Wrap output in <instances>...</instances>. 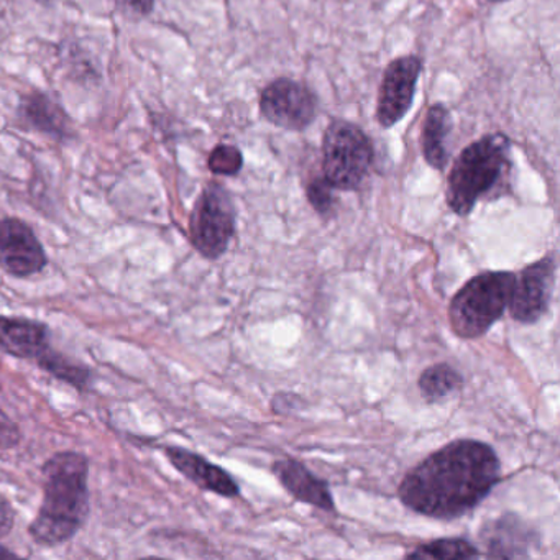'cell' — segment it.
Returning <instances> with one entry per match:
<instances>
[{"instance_id": "6da1fadb", "label": "cell", "mask_w": 560, "mask_h": 560, "mask_svg": "<svg viewBox=\"0 0 560 560\" xmlns=\"http://www.w3.org/2000/svg\"><path fill=\"white\" fill-rule=\"evenodd\" d=\"M500 477V458L490 445L460 439L408 471L398 494L415 513L451 521L475 510L497 487Z\"/></svg>"}, {"instance_id": "7a4b0ae2", "label": "cell", "mask_w": 560, "mask_h": 560, "mask_svg": "<svg viewBox=\"0 0 560 560\" xmlns=\"http://www.w3.org/2000/svg\"><path fill=\"white\" fill-rule=\"evenodd\" d=\"M42 478L44 501L28 534L38 546H61L73 539L90 517V460L81 452H58L45 462Z\"/></svg>"}, {"instance_id": "3957f363", "label": "cell", "mask_w": 560, "mask_h": 560, "mask_svg": "<svg viewBox=\"0 0 560 560\" xmlns=\"http://www.w3.org/2000/svg\"><path fill=\"white\" fill-rule=\"evenodd\" d=\"M510 139L503 133L481 137L462 150L447 178L448 208L457 215H468L475 205L493 191L511 170Z\"/></svg>"}, {"instance_id": "277c9868", "label": "cell", "mask_w": 560, "mask_h": 560, "mask_svg": "<svg viewBox=\"0 0 560 560\" xmlns=\"http://www.w3.org/2000/svg\"><path fill=\"white\" fill-rule=\"evenodd\" d=\"M516 275L487 271L468 280L448 306V323L460 339H478L503 316Z\"/></svg>"}, {"instance_id": "5b68a950", "label": "cell", "mask_w": 560, "mask_h": 560, "mask_svg": "<svg viewBox=\"0 0 560 560\" xmlns=\"http://www.w3.org/2000/svg\"><path fill=\"white\" fill-rule=\"evenodd\" d=\"M373 160L372 140L359 126L342 119L330 122L323 137V176L334 189H359L370 175Z\"/></svg>"}, {"instance_id": "8992f818", "label": "cell", "mask_w": 560, "mask_h": 560, "mask_svg": "<svg viewBox=\"0 0 560 560\" xmlns=\"http://www.w3.org/2000/svg\"><path fill=\"white\" fill-rule=\"evenodd\" d=\"M235 234V208L231 195L221 185L206 186L189 219L192 247L205 258L222 257Z\"/></svg>"}, {"instance_id": "52a82bcc", "label": "cell", "mask_w": 560, "mask_h": 560, "mask_svg": "<svg viewBox=\"0 0 560 560\" xmlns=\"http://www.w3.org/2000/svg\"><path fill=\"white\" fill-rule=\"evenodd\" d=\"M260 110L273 126L301 132L316 119L317 97L304 84L290 78H278L261 91Z\"/></svg>"}, {"instance_id": "ba28073f", "label": "cell", "mask_w": 560, "mask_h": 560, "mask_svg": "<svg viewBox=\"0 0 560 560\" xmlns=\"http://www.w3.org/2000/svg\"><path fill=\"white\" fill-rule=\"evenodd\" d=\"M421 71L416 55L396 58L386 67L376 103V120L383 129L396 126L411 109Z\"/></svg>"}, {"instance_id": "9c48e42d", "label": "cell", "mask_w": 560, "mask_h": 560, "mask_svg": "<svg viewBox=\"0 0 560 560\" xmlns=\"http://www.w3.org/2000/svg\"><path fill=\"white\" fill-rule=\"evenodd\" d=\"M48 257L34 229L18 218L0 219V268L15 278H31L47 268Z\"/></svg>"}, {"instance_id": "30bf717a", "label": "cell", "mask_w": 560, "mask_h": 560, "mask_svg": "<svg viewBox=\"0 0 560 560\" xmlns=\"http://www.w3.org/2000/svg\"><path fill=\"white\" fill-rule=\"evenodd\" d=\"M556 258L553 255H547L517 275L508 304L514 320L534 324L546 314L556 283Z\"/></svg>"}, {"instance_id": "8fae6325", "label": "cell", "mask_w": 560, "mask_h": 560, "mask_svg": "<svg viewBox=\"0 0 560 560\" xmlns=\"http://www.w3.org/2000/svg\"><path fill=\"white\" fill-rule=\"evenodd\" d=\"M165 455L170 464L196 487L202 488L206 491L221 494L225 498H235L241 493V488L235 483L234 478L219 467V465L211 464L208 458L196 452L188 451V448L176 447V445H168L165 447Z\"/></svg>"}, {"instance_id": "7c38bea8", "label": "cell", "mask_w": 560, "mask_h": 560, "mask_svg": "<svg viewBox=\"0 0 560 560\" xmlns=\"http://www.w3.org/2000/svg\"><path fill=\"white\" fill-rule=\"evenodd\" d=\"M51 349L47 324L24 317L0 316V352L22 360H38Z\"/></svg>"}, {"instance_id": "4fadbf2b", "label": "cell", "mask_w": 560, "mask_h": 560, "mask_svg": "<svg viewBox=\"0 0 560 560\" xmlns=\"http://www.w3.org/2000/svg\"><path fill=\"white\" fill-rule=\"evenodd\" d=\"M273 474L283 485L284 490L301 503L313 504L324 511H334L336 504L329 487L326 481L311 474L306 465L294 458H281L275 462Z\"/></svg>"}, {"instance_id": "5bb4252c", "label": "cell", "mask_w": 560, "mask_h": 560, "mask_svg": "<svg viewBox=\"0 0 560 560\" xmlns=\"http://www.w3.org/2000/svg\"><path fill=\"white\" fill-rule=\"evenodd\" d=\"M481 537L487 544V556L498 559L529 557V549L534 542L533 530L513 514H504L485 526Z\"/></svg>"}, {"instance_id": "9a60e30c", "label": "cell", "mask_w": 560, "mask_h": 560, "mask_svg": "<svg viewBox=\"0 0 560 560\" xmlns=\"http://www.w3.org/2000/svg\"><path fill=\"white\" fill-rule=\"evenodd\" d=\"M21 114L28 126L38 132L47 133L60 142L74 136L73 122L63 107L44 93L27 94L21 103Z\"/></svg>"}, {"instance_id": "2e32d148", "label": "cell", "mask_w": 560, "mask_h": 560, "mask_svg": "<svg viewBox=\"0 0 560 560\" xmlns=\"http://www.w3.org/2000/svg\"><path fill=\"white\" fill-rule=\"evenodd\" d=\"M451 130L452 117L447 107L444 104H434L429 107L422 124L421 149L425 163L438 172H442L447 166L448 150L445 142Z\"/></svg>"}, {"instance_id": "e0dca14e", "label": "cell", "mask_w": 560, "mask_h": 560, "mask_svg": "<svg viewBox=\"0 0 560 560\" xmlns=\"http://www.w3.org/2000/svg\"><path fill=\"white\" fill-rule=\"evenodd\" d=\"M418 385L425 401L438 402L460 389L464 380L448 363H435L422 372Z\"/></svg>"}, {"instance_id": "ac0fdd59", "label": "cell", "mask_w": 560, "mask_h": 560, "mask_svg": "<svg viewBox=\"0 0 560 560\" xmlns=\"http://www.w3.org/2000/svg\"><path fill=\"white\" fill-rule=\"evenodd\" d=\"M38 366L45 372L50 373L55 378L60 382L68 383V385L77 388L78 392H84L91 385V370L83 363L73 362L68 359L63 353L50 349L47 353L37 360Z\"/></svg>"}, {"instance_id": "d6986e66", "label": "cell", "mask_w": 560, "mask_h": 560, "mask_svg": "<svg viewBox=\"0 0 560 560\" xmlns=\"http://www.w3.org/2000/svg\"><path fill=\"white\" fill-rule=\"evenodd\" d=\"M409 559H477L480 557L477 547L465 539H438L422 544L409 552Z\"/></svg>"}, {"instance_id": "ffe728a7", "label": "cell", "mask_w": 560, "mask_h": 560, "mask_svg": "<svg viewBox=\"0 0 560 560\" xmlns=\"http://www.w3.org/2000/svg\"><path fill=\"white\" fill-rule=\"evenodd\" d=\"M209 170L214 175L235 176L244 166V156L234 145H218L209 155Z\"/></svg>"}, {"instance_id": "44dd1931", "label": "cell", "mask_w": 560, "mask_h": 560, "mask_svg": "<svg viewBox=\"0 0 560 560\" xmlns=\"http://www.w3.org/2000/svg\"><path fill=\"white\" fill-rule=\"evenodd\" d=\"M334 188L324 176L313 179L307 185L306 195L310 205L316 209L319 214H327L334 206Z\"/></svg>"}, {"instance_id": "7402d4cb", "label": "cell", "mask_w": 560, "mask_h": 560, "mask_svg": "<svg viewBox=\"0 0 560 560\" xmlns=\"http://www.w3.org/2000/svg\"><path fill=\"white\" fill-rule=\"evenodd\" d=\"M21 441V431L18 424L11 421L4 412L0 411V448H11Z\"/></svg>"}, {"instance_id": "603a6c76", "label": "cell", "mask_w": 560, "mask_h": 560, "mask_svg": "<svg viewBox=\"0 0 560 560\" xmlns=\"http://www.w3.org/2000/svg\"><path fill=\"white\" fill-rule=\"evenodd\" d=\"M14 508H12L11 501L0 493V539L11 534V530L14 529Z\"/></svg>"}, {"instance_id": "cb8c5ba5", "label": "cell", "mask_w": 560, "mask_h": 560, "mask_svg": "<svg viewBox=\"0 0 560 560\" xmlns=\"http://www.w3.org/2000/svg\"><path fill=\"white\" fill-rule=\"evenodd\" d=\"M114 2L129 14L140 15V18L152 14L155 8V0H114Z\"/></svg>"}, {"instance_id": "d4e9b609", "label": "cell", "mask_w": 560, "mask_h": 560, "mask_svg": "<svg viewBox=\"0 0 560 560\" xmlns=\"http://www.w3.org/2000/svg\"><path fill=\"white\" fill-rule=\"evenodd\" d=\"M5 557H8V559H15L18 553L12 552V550H9L8 547L0 546V559H5Z\"/></svg>"}, {"instance_id": "484cf974", "label": "cell", "mask_w": 560, "mask_h": 560, "mask_svg": "<svg viewBox=\"0 0 560 560\" xmlns=\"http://www.w3.org/2000/svg\"><path fill=\"white\" fill-rule=\"evenodd\" d=\"M491 4H503V2H508V0H488Z\"/></svg>"}, {"instance_id": "4316f807", "label": "cell", "mask_w": 560, "mask_h": 560, "mask_svg": "<svg viewBox=\"0 0 560 560\" xmlns=\"http://www.w3.org/2000/svg\"><path fill=\"white\" fill-rule=\"evenodd\" d=\"M38 2H44V4H50L54 0H38Z\"/></svg>"}]
</instances>
